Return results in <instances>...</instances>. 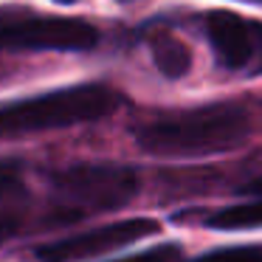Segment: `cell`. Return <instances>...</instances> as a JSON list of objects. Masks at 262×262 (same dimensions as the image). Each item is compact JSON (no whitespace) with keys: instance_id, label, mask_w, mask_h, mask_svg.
<instances>
[{"instance_id":"15","label":"cell","mask_w":262,"mask_h":262,"mask_svg":"<svg viewBox=\"0 0 262 262\" xmlns=\"http://www.w3.org/2000/svg\"><path fill=\"white\" fill-rule=\"evenodd\" d=\"M259 3H262V0H259Z\"/></svg>"},{"instance_id":"10","label":"cell","mask_w":262,"mask_h":262,"mask_svg":"<svg viewBox=\"0 0 262 262\" xmlns=\"http://www.w3.org/2000/svg\"><path fill=\"white\" fill-rule=\"evenodd\" d=\"M192 262H262V245H237V248H220L203 254Z\"/></svg>"},{"instance_id":"9","label":"cell","mask_w":262,"mask_h":262,"mask_svg":"<svg viewBox=\"0 0 262 262\" xmlns=\"http://www.w3.org/2000/svg\"><path fill=\"white\" fill-rule=\"evenodd\" d=\"M203 226L217 231H239V228H259L262 226V200L254 203H234L226 209H217L203 217Z\"/></svg>"},{"instance_id":"13","label":"cell","mask_w":262,"mask_h":262,"mask_svg":"<svg viewBox=\"0 0 262 262\" xmlns=\"http://www.w3.org/2000/svg\"><path fill=\"white\" fill-rule=\"evenodd\" d=\"M239 194H251V198H262V175L251 178L239 186Z\"/></svg>"},{"instance_id":"6","label":"cell","mask_w":262,"mask_h":262,"mask_svg":"<svg viewBox=\"0 0 262 262\" xmlns=\"http://www.w3.org/2000/svg\"><path fill=\"white\" fill-rule=\"evenodd\" d=\"M206 37L220 68L226 71H251L254 62L256 20H248L237 12H209L206 14Z\"/></svg>"},{"instance_id":"3","label":"cell","mask_w":262,"mask_h":262,"mask_svg":"<svg viewBox=\"0 0 262 262\" xmlns=\"http://www.w3.org/2000/svg\"><path fill=\"white\" fill-rule=\"evenodd\" d=\"M141 189L138 172L121 164H74L51 181V203L62 217H85L127 206Z\"/></svg>"},{"instance_id":"12","label":"cell","mask_w":262,"mask_h":262,"mask_svg":"<svg viewBox=\"0 0 262 262\" xmlns=\"http://www.w3.org/2000/svg\"><path fill=\"white\" fill-rule=\"evenodd\" d=\"M248 74H262V23H256V40H254V62Z\"/></svg>"},{"instance_id":"11","label":"cell","mask_w":262,"mask_h":262,"mask_svg":"<svg viewBox=\"0 0 262 262\" xmlns=\"http://www.w3.org/2000/svg\"><path fill=\"white\" fill-rule=\"evenodd\" d=\"M116 262H181V245H161V248H149L141 251L136 256H124V259Z\"/></svg>"},{"instance_id":"7","label":"cell","mask_w":262,"mask_h":262,"mask_svg":"<svg viewBox=\"0 0 262 262\" xmlns=\"http://www.w3.org/2000/svg\"><path fill=\"white\" fill-rule=\"evenodd\" d=\"M26 206H29V189H26L20 164L0 161V243L20 228Z\"/></svg>"},{"instance_id":"2","label":"cell","mask_w":262,"mask_h":262,"mask_svg":"<svg viewBox=\"0 0 262 262\" xmlns=\"http://www.w3.org/2000/svg\"><path fill=\"white\" fill-rule=\"evenodd\" d=\"M121 102H124L121 93L107 85H71L31 99H20L0 107V138L99 121L116 113Z\"/></svg>"},{"instance_id":"4","label":"cell","mask_w":262,"mask_h":262,"mask_svg":"<svg viewBox=\"0 0 262 262\" xmlns=\"http://www.w3.org/2000/svg\"><path fill=\"white\" fill-rule=\"evenodd\" d=\"M99 29L79 17H29L0 23V51H88Z\"/></svg>"},{"instance_id":"1","label":"cell","mask_w":262,"mask_h":262,"mask_svg":"<svg viewBox=\"0 0 262 262\" xmlns=\"http://www.w3.org/2000/svg\"><path fill=\"white\" fill-rule=\"evenodd\" d=\"M133 136L144 152L158 158H203L243 147L251 136V119L243 107L211 104L141 124Z\"/></svg>"},{"instance_id":"5","label":"cell","mask_w":262,"mask_h":262,"mask_svg":"<svg viewBox=\"0 0 262 262\" xmlns=\"http://www.w3.org/2000/svg\"><path fill=\"white\" fill-rule=\"evenodd\" d=\"M158 231L161 226L152 217L119 220V223L96 226L91 231H79V234H71V237L40 245V248H34V259L37 262H82V259H91V256L107 254V251L124 248V245L138 243V239H147Z\"/></svg>"},{"instance_id":"14","label":"cell","mask_w":262,"mask_h":262,"mask_svg":"<svg viewBox=\"0 0 262 262\" xmlns=\"http://www.w3.org/2000/svg\"><path fill=\"white\" fill-rule=\"evenodd\" d=\"M57 3H76V0H57Z\"/></svg>"},{"instance_id":"8","label":"cell","mask_w":262,"mask_h":262,"mask_svg":"<svg viewBox=\"0 0 262 262\" xmlns=\"http://www.w3.org/2000/svg\"><path fill=\"white\" fill-rule=\"evenodd\" d=\"M149 54H152V62L166 79H181L189 74L192 68V51L183 40H178L169 31H158V34L149 40Z\"/></svg>"}]
</instances>
